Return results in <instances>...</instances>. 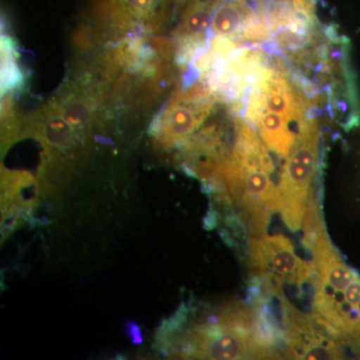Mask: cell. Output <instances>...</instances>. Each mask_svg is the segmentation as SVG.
I'll return each mask as SVG.
<instances>
[{"label": "cell", "mask_w": 360, "mask_h": 360, "mask_svg": "<svg viewBox=\"0 0 360 360\" xmlns=\"http://www.w3.org/2000/svg\"><path fill=\"white\" fill-rule=\"evenodd\" d=\"M210 172L224 181L229 198L238 206L248 231L264 236L270 217L278 212L279 184L269 149L248 122H236L231 155L215 162Z\"/></svg>", "instance_id": "obj_1"}, {"label": "cell", "mask_w": 360, "mask_h": 360, "mask_svg": "<svg viewBox=\"0 0 360 360\" xmlns=\"http://www.w3.org/2000/svg\"><path fill=\"white\" fill-rule=\"evenodd\" d=\"M312 251L314 321L335 340L360 348V276L331 245L321 221L305 229Z\"/></svg>", "instance_id": "obj_2"}, {"label": "cell", "mask_w": 360, "mask_h": 360, "mask_svg": "<svg viewBox=\"0 0 360 360\" xmlns=\"http://www.w3.org/2000/svg\"><path fill=\"white\" fill-rule=\"evenodd\" d=\"M321 127L314 115L300 125L290 153L285 158L279 180L278 212L288 229L298 231L304 219L319 161Z\"/></svg>", "instance_id": "obj_3"}, {"label": "cell", "mask_w": 360, "mask_h": 360, "mask_svg": "<svg viewBox=\"0 0 360 360\" xmlns=\"http://www.w3.org/2000/svg\"><path fill=\"white\" fill-rule=\"evenodd\" d=\"M248 265L255 276L274 281L276 286H300L312 276L311 265L303 262L292 243L283 236H260L251 239Z\"/></svg>", "instance_id": "obj_4"}, {"label": "cell", "mask_w": 360, "mask_h": 360, "mask_svg": "<svg viewBox=\"0 0 360 360\" xmlns=\"http://www.w3.org/2000/svg\"><path fill=\"white\" fill-rule=\"evenodd\" d=\"M210 108L212 103L202 89L189 90L188 94L179 96L163 115L160 141L168 146L186 141L205 120Z\"/></svg>", "instance_id": "obj_5"}, {"label": "cell", "mask_w": 360, "mask_h": 360, "mask_svg": "<svg viewBox=\"0 0 360 360\" xmlns=\"http://www.w3.org/2000/svg\"><path fill=\"white\" fill-rule=\"evenodd\" d=\"M260 16L246 0H220L213 11L210 27L219 37L240 39L245 28Z\"/></svg>", "instance_id": "obj_6"}, {"label": "cell", "mask_w": 360, "mask_h": 360, "mask_svg": "<svg viewBox=\"0 0 360 360\" xmlns=\"http://www.w3.org/2000/svg\"><path fill=\"white\" fill-rule=\"evenodd\" d=\"M257 127L265 146L271 153L286 158L290 153L300 125L277 113L264 110Z\"/></svg>", "instance_id": "obj_7"}, {"label": "cell", "mask_w": 360, "mask_h": 360, "mask_svg": "<svg viewBox=\"0 0 360 360\" xmlns=\"http://www.w3.org/2000/svg\"><path fill=\"white\" fill-rule=\"evenodd\" d=\"M219 1L220 0H195L186 6L180 22V37L186 42L201 41L212 22L213 11Z\"/></svg>", "instance_id": "obj_8"}, {"label": "cell", "mask_w": 360, "mask_h": 360, "mask_svg": "<svg viewBox=\"0 0 360 360\" xmlns=\"http://www.w3.org/2000/svg\"><path fill=\"white\" fill-rule=\"evenodd\" d=\"M156 0H98V9L124 22L146 18L153 11Z\"/></svg>", "instance_id": "obj_9"}, {"label": "cell", "mask_w": 360, "mask_h": 360, "mask_svg": "<svg viewBox=\"0 0 360 360\" xmlns=\"http://www.w3.org/2000/svg\"><path fill=\"white\" fill-rule=\"evenodd\" d=\"M70 125L63 117H53L45 123L44 139L53 146H63L71 137Z\"/></svg>", "instance_id": "obj_10"}, {"label": "cell", "mask_w": 360, "mask_h": 360, "mask_svg": "<svg viewBox=\"0 0 360 360\" xmlns=\"http://www.w3.org/2000/svg\"><path fill=\"white\" fill-rule=\"evenodd\" d=\"M63 118L70 127H84L89 120L90 111L89 106L82 101H70L63 110Z\"/></svg>", "instance_id": "obj_11"}, {"label": "cell", "mask_w": 360, "mask_h": 360, "mask_svg": "<svg viewBox=\"0 0 360 360\" xmlns=\"http://www.w3.org/2000/svg\"><path fill=\"white\" fill-rule=\"evenodd\" d=\"M316 0H292V6L296 13L302 14L309 20H314V7Z\"/></svg>", "instance_id": "obj_12"}, {"label": "cell", "mask_w": 360, "mask_h": 360, "mask_svg": "<svg viewBox=\"0 0 360 360\" xmlns=\"http://www.w3.org/2000/svg\"><path fill=\"white\" fill-rule=\"evenodd\" d=\"M125 335L134 345H141L142 333L141 326L134 321H127L124 326Z\"/></svg>", "instance_id": "obj_13"}]
</instances>
